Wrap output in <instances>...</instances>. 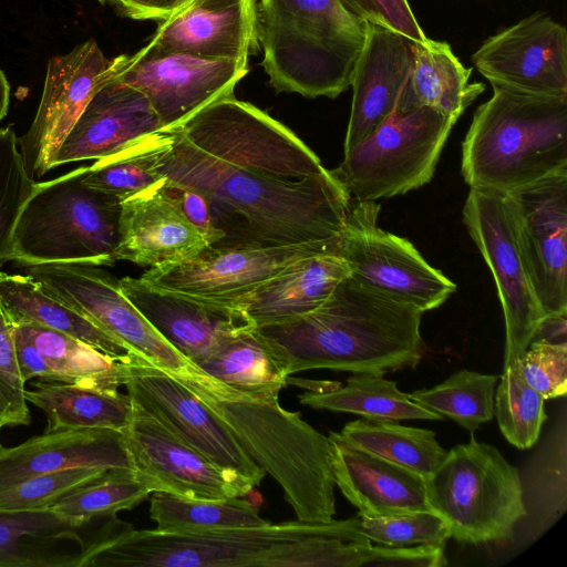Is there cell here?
Masks as SVG:
<instances>
[{
    "instance_id": "6da1fadb",
    "label": "cell",
    "mask_w": 567,
    "mask_h": 567,
    "mask_svg": "<svg viewBox=\"0 0 567 567\" xmlns=\"http://www.w3.org/2000/svg\"><path fill=\"white\" fill-rule=\"evenodd\" d=\"M165 183L202 193L223 241L214 248L339 240L350 196L292 131L223 96L132 144Z\"/></svg>"
},
{
    "instance_id": "7a4b0ae2",
    "label": "cell",
    "mask_w": 567,
    "mask_h": 567,
    "mask_svg": "<svg viewBox=\"0 0 567 567\" xmlns=\"http://www.w3.org/2000/svg\"><path fill=\"white\" fill-rule=\"evenodd\" d=\"M382 554L359 515L214 530L135 529L115 515L81 567H372Z\"/></svg>"
},
{
    "instance_id": "3957f363",
    "label": "cell",
    "mask_w": 567,
    "mask_h": 567,
    "mask_svg": "<svg viewBox=\"0 0 567 567\" xmlns=\"http://www.w3.org/2000/svg\"><path fill=\"white\" fill-rule=\"evenodd\" d=\"M422 315L348 276L318 308L255 329L288 375L312 369L384 375L422 360Z\"/></svg>"
},
{
    "instance_id": "277c9868",
    "label": "cell",
    "mask_w": 567,
    "mask_h": 567,
    "mask_svg": "<svg viewBox=\"0 0 567 567\" xmlns=\"http://www.w3.org/2000/svg\"><path fill=\"white\" fill-rule=\"evenodd\" d=\"M168 372L196 394L255 463L275 478L297 519H333L336 483L329 439L302 420L299 412L282 408L278 391L243 392L190 362Z\"/></svg>"
},
{
    "instance_id": "5b68a950",
    "label": "cell",
    "mask_w": 567,
    "mask_h": 567,
    "mask_svg": "<svg viewBox=\"0 0 567 567\" xmlns=\"http://www.w3.org/2000/svg\"><path fill=\"white\" fill-rule=\"evenodd\" d=\"M368 22L338 0H259L257 40L277 92L334 99L349 89Z\"/></svg>"
},
{
    "instance_id": "8992f818",
    "label": "cell",
    "mask_w": 567,
    "mask_h": 567,
    "mask_svg": "<svg viewBox=\"0 0 567 567\" xmlns=\"http://www.w3.org/2000/svg\"><path fill=\"white\" fill-rule=\"evenodd\" d=\"M567 166V96L493 86L462 144L470 188L505 194Z\"/></svg>"
},
{
    "instance_id": "52a82bcc",
    "label": "cell",
    "mask_w": 567,
    "mask_h": 567,
    "mask_svg": "<svg viewBox=\"0 0 567 567\" xmlns=\"http://www.w3.org/2000/svg\"><path fill=\"white\" fill-rule=\"evenodd\" d=\"M85 169L34 184L14 228L10 260L99 267L117 261L122 200L89 186Z\"/></svg>"
},
{
    "instance_id": "ba28073f",
    "label": "cell",
    "mask_w": 567,
    "mask_h": 567,
    "mask_svg": "<svg viewBox=\"0 0 567 567\" xmlns=\"http://www.w3.org/2000/svg\"><path fill=\"white\" fill-rule=\"evenodd\" d=\"M425 483L432 509L462 544L511 540L526 515L518 470L474 436L452 447Z\"/></svg>"
},
{
    "instance_id": "9c48e42d",
    "label": "cell",
    "mask_w": 567,
    "mask_h": 567,
    "mask_svg": "<svg viewBox=\"0 0 567 567\" xmlns=\"http://www.w3.org/2000/svg\"><path fill=\"white\" fill-rule=\"evenodd\" d=\"M457 120L431 107L394 109L331 172L350 198L375 202L427 184Z\"/></svg>"
},
{
    "instance_id": "30bf717a",
    "label": "cell",
    "mask_w": 567,
    "mask_h": 567,
    "mask_svg": "<svg viewBox=\"0 0 567 567\" xmlns=\"http://www.w3.org/2000/svg\"><path fill=\"white\" fill-rule=\"evenodd\" d=\"M380 205L350 199L339 255L360 284L422 312L442 306L456 285L405 238L378 227Z\"/></svg>"
},
{
    "instance_id": "8fae6325",
    "label": "cell",
    "mask_w": 567,
    "mask_h": 567,
    "mask_svg": "<svg viewBox=\"0 0 567 567\" xmlns=\"http://www.w3.org/2000/svg\"><path fill=\"white\" fill-rule=\"evenodd\" d=\"M247 72V61L207 59L148 42L134 54L112 59L106 79L142 92L163 127H171L233 94Z\"/></svg>"
},
{
    "instance_id": "7c38bea8",
    "label": "cell",
    "mask_w": 567,
    "mask_h": 567,
    "mask_svg": "<svg viewBox=\"0 0 567 567\" xmlns=\"http://www.w3.org/2000/svg\"><path fill=\"white\" fill-rule=\"evenodd\" d=\"M25 275L51 297L124 343L135 355L167 371L189 361L168 344L123 293L120 279L85 264L24 265Z\"/></svg>"
},
{
    "instance_id": "4fadbf2b",
    "label": "cell",
    "mask_w": 567,
    "mask_h": 567,
    "mask_svg": "<svg viewBox=\"0 0 567 567\" xmlns=\"http://www.w3.org/2000/svg\"><path fill=\"white\" fill-rule=\"evenodd\" d=\"M544 317L567 315V166L504 194Z\"/></svg>"
},
{
    "instance_id": "5bb4252c",
    "label": "cell",
    "mask_w": 567,
    "mask_h": 567,
    "mask_svg": "<svg viewBox=\"0 0 567 567\" xmlns=\"http://www.w3.org/2000/svg\"><path fill=\"white\" fill-rule=\"evenodd\" d=\"M130 399L178 439L254 487L266 472L240 446L213 411L168 371L135 355L123 362Z\"/></svg>"
},
{
    "instance_id": "9a60e30c",
    "label": "cell",
    "mask_w": 567,
    "mask_h": 567,
    "mask_svg": "<svg viewBox=\"0 0 567 567\" xmlns=\"http://www.w3.org/2000/svg\"><path fill=\"white\" fill-rule=\"evenodd\" d=\"M340 239L301 245L207 247L193 258L148 268L141 277L184 296L231 307L289 265L321 254H339Z\"/></svg>"
},
{
    "instance_id": "2e32d148",
    "label": "cell",
    "mask_w": 567,
    "mask_h": 567,
    "mask_svg": "<svg viewBox=\"0 0 567 567\" xmlns=\"http://www.w3.org/2000/svg\"><path fill=\"white\" fill-rule=\"evenodd\" d=\"M463 223L494 277L505 320L507 365L532 342L544 313L519 256L504 194L470 188Z\"/></svg>"
},
{
    "instance_id": "e0dca14e",
    "label": "cell",
    "mask_w": 567,
    "mask_h": 567,
    "mask_svg": "<svg viewBox=\"0 0 567 567\" xmlns=\"http://www.w3.org/2000/svg\"><path fill=\"white\" fill-rule=\"evenodd\" d=\"M122 432L135 471L153 492L223 499L245 496L254 488L237 473L219 467L178 439L133 401L131 419Z\"/></svg>"
},
{
    "instance_id": "ac0fdd59",
    "label": "cell",
    "mask_w": 567,
    "mask_h": 567,
    "mask_svg": "<svg viewBox=\"0 0 567 567\" xmlns=\"http://www.w3.org/2000/svg\"><path fill=\"white\" fill-rule=\"evenodd\" d=\"M492 86L538 96H567V32L536 12L486 39L472 55Z\"/></svg>"
},
{
    "instance_id": "d6986e66",
    "label": "cell",
    "mask_w": 567,
    "mask_h": 567,
    "mask_svg": "<svg viewBox=\"0 0 567 567\" xmlns=\"http://www.w3.org/2000/svg\"><path fill=\"white\" fill-rule=\"evenodd\" d=\"M111 60L94 40L50 59L34 120L18 143L27 172L39 178L85 106L106 80Z\"/></svg>"
},
{
    "instance_id": "ffe728a7",
    "label": "cell",
    "mask_w": 567,
    "mask_h": 567,
    "mask_svg": "<svg viewBox=\"0 0 567 567\" xmlns=\"http://www.w3.org/2000/svg\"><path fill=\"white\" fill-rule=\"evenodd\" d=\"M120 286L156 332L190 363L255 327L237 308L200 301L154 286L142 277H123Z\"/></svg>"
},
{
    "instance_id": "44dd1931",
    "label": "cell",
    "mask_w": 567,
    "mask_h": 567,
    "mask_svg": "<svg viewBox=\"0 0 567 567\" xmlns=\"http://www.w3.org/2000/svg\"><path fill=\"white\" fill-rule=\"evenodd\" d=\"M414 42L368 23L365 43L350 85L353 95L343 153L367 140L400 102L413 66Z\"/></svg>"
},
{
    "instance_id": "7402d4cb",
    "label": "cell",
    "mask_w": 567,
    "mask_h": 567,
    "mask_svg": "<svg viewBox=\"0 0 567 567\" xmlns=\"http://www.w3.org/2000/svg\"><path fill=\"white\" fill-rule=\"evenodd\" d=\"M163 128L147 97L106 79L50 161V169L72 162L101 159Z\"/></svg>"
},
{
    "instance_id": "603a6c76",
    "label": "cell",
    "mask_w": 567,
    "mask_h": 567,
    "mask_svg": "<svg viewBox=\"0 0 567 567\" xmlns=\"http://www.w3.org/2000/svg\"><path fill=\"white\" fill-rule=\"evenodd\" d=\"M207 247L167 192L164 178L121 203L116 260L152 268L193 258Z\"/></svg>"
},
{
    "instance_id": "cb8c5ba5",
    "label": "cell",
    "mask_w": 567,
    "mask_h": 567,
    "mask_svg": "<svg viewBox=\"0 0 567 567\" xmlns=\"http://www.w3.org/2000/svg\"><path fill=\"white\" fill-rule=\"evenodd\" d=\"M328 439L334 483L358 515L378 518L433 511L420 474L352 446L337 432Z\"/></svg>"
},
{
    "instance_id": "d4e9b609",
    "label": "cell",
    "mask_w": 567,
    "mask_h": 567,
    "mask_svg": "<svg viewBox=\"0 0 567 567\" xmlns=\"http://www.w3.org/2000/svg\"><path fill=\"white\" fill-rule=\"evenodd\" d=\"M151 43L207 59L248 61L257 44L255 0H193L159 21Z\"/></svg>"
},
{
    "instance_id": "484cf974",
    "label": "cell",
    "mask_w": 567,
    "mask_h": 567,
    "mask_svg": "<svg viewBox=\"0 0 567 567\" xmlns=\"http://www.w3.org/2000/svg\"><path fill=\"white\" fill-rule=\"evenodd\" d=\"M71 468L135 471L121 431H44L17 446L0 449V491L31 476Z\"/></svg>"
},
{
    "instance_id": "4316f807",
    "label": "cell",
    "mask_w": 567,
    "mask_h": 567,
    "mask_svg": "<svg viewBox=\"0 0 567 567\" xmlns=\"http://www.w3.org/2000/svg\"><path fill=\"white\" fill-rule=\"evenodd\" d=\"M79 522L45 511H0V567H81L109 519Z\"/></svg>"
},
{
    "instance_id": "83f0119b",
    "label": "cell",
    "mask_w": 567,
    "mask_h": 567,
    "mask_svg": "<svg viewBox=\"0 0 567 567\" xmlns=\"http://www.w3.org/2000/svg\"><path fill=\"white\" fill-rule=\"evenodd\" d=\"M349 268L339 254L302 258L231 303L260 326L303 315L323 303Z\"/></svg>"
},
{
    "instance_id": "f1b7e54d",
    "label": "cell",
    "mask_w": 567,
    "mask_h": 567,
    "mask_svg": "<svg viewBox=\"0 0 567 567\" xmlns=\"http://www.w3.org/2000/svg\"><path fill=\"white\" fill-rule=\"evenodd\" d=\"M413 53L410 80L396 109L426 106L458 120L485 90L481 82H468L472 69L461 63L447 42L426 38L413 43Z\"/></svg>"
},
{
    "instance_id": "f546056e",
    "label": "cell",
    "mask_w": 567,
    "mask_h": 567,
    "mask_svg": "<svg viewBox=\"0 0 567 567\" xmlns=\"http://www.w3.org/2000/svg\"><path fill=\"white\" fill-rule=\"evenodd\" d=\"M0 308L11 324L34 323L66 333L120 361L135 357L124 343L48 295L28 275L0 271Z\"/></svg>"
},
{
    "instance_id": "4dcf8cb0",
    "label": "cell",
    "mask_w": 567,
    "mask_h": 567,
    "mask_svg": "<svg viewBox=\"0 0 567 567\" xmlns=\"http://www.w3.org/2000/svg\"><path fill=\"white\" fill-rule=\"evenodd\" d=\"M25 399L45 414V431L111 429L122 432L132 414L130 396L117 389L41 380L32 383V390H25Z\"/></svg>"
},
{
    "instance_id": "1f68e13d",
    "label": "cell",
    "mask_w": 567,
    "mask_h": 567,
    "mask_svg": "<svg viewBox=\"0 0 567 567\" xmlns=\"http://www.w3.org/2000/svg\"><path fill=\"white\" fill-rule=\"evenodd\" d=\"M312 409L353 413L375 420H443L444 417L415 403L398 389L396 382L377 373H353L341 384L327 390L307 391L298 395Z\"/></svg>"
},
{
    "instance_id": "d6a6232c",
    "label": "cell",
    "mask_w": 567,
    "mask_h": 567,
    "mask_svg": "<svg viewBox=\"0 0 567 567\" xmlns=\"http://www.w3.org/2000/svg\"><path fill=\"white\" fill-rule=\"evenodd\" d=\"M192 364L224 384L249 393L280 392L289 377L255 327L240 331Z\"/></svg>"
},
{
    "instance_id": "836d02e7",
    "label": "cell",
    "mask_w": 567,
    "mask_h": 567,
    "mask_svg": "<svg viewBox=\"0 0 567 567\" xmlns=\"http://www.w3.org/2000/svg\"><path fill=\"white\" fill-rule=\"evenodd\" d=\"M18 327L50 369V382L102 389L123 385V362L66 333L34 323Z\"/></svg>"
},
{
    "instance_id": "e575fe53",
    "label": "cell",
    "mask_w": 567,
    "mask_h": 567,
    "mask_svg": "<svg viewBox=\"0 0 567 567\" xmlns=\"http://www.w3.org/2000/svg\"><path fill=\"white\" fill-rule=\"evenodd\" d=\"M339 434L352 446L409 468L425 480L439 468L447 453L433 431L404 426L392 420H354Z\"/></svg>"
},
{
    "instance_id": "d590c367",
    "label": "cell",
    "mask_w": 567,
    "mask_h": 567,
    "mask_svg": "<svg viewBox=\"0 0 567 567\" xmlns=\"http://www.w3.org/2000/svg\"><path fill=\"white\" fill-rule=\"evenodd\" d=\"M566 436V419L563 417L525 476L519 475L526 509L524 518L530 523L527 534L532 538L549 528L567 508Z\"/></svg>"
},
{
    "instance_id": "8d00e7d4",
    "label": "cell",
    "mask_w": 567,
    "mask_h": 567,
    "mask_svg": "<svg viewBox=\"0 0 567 567\" xmlns=\"http://www.w3.org/2000/svg\"><path fill=\"white\" fill-rule=\"evenodd\" d=\"M150 516L156 528L163 530H214L270 523L259 515L255 504L241 496L195 499L165 492L152 493Z\"/></svg>"
},
{
    "instance_id": "74e56055",
    "label": "cell",
    "mask_w": 567,
    "mask_h": 567,
    "mask_svg": "<svg viewBox=\"0 0 567 567\" xmlns=\"http://www.w3.org/2000/svg\"><path fill=\"white\" fill-rule=\"evenodd\" d=\"M498 377L462 369L442 383L409 393L421 406L455 421L473 434L494 416Z\"/></svg>"
},
{
    "instance_id": "f35d334b",
    "label": "cell",
    "mask_w": 567,
    "mask_h": 567,
    "mask_svg": "<svg viewBox=\"0 0 567 567\" xmlns=\"http://www.w3.org/2000/svg\"><path fill=\"white\" fill-rule=\"evenodd\" d=\"M153 493L136 471L113 470L59 501L54 513L79 522L115 516L131 509Z\"/></svg>"
},
{
    "instance_id": "ab89813d",
    "label": "cell",
    "mask_w": 567,
    "mask_h": 567,
    "mask_svg": "<svg viewBox=\"0 0 567 567\" xmlns=\"http://www.w3.org/2000/svg\"><path fill=\"white\" fill-rule=\"evenodd\" d=\"M495 390L494 415L504 437L518 449L538 440L546 413L545 399L519 373L517 360L504 365Z\"/></svg>"
},
{
    "instance_id": "60d3db41",
    "label": "cell",
    "mask_w": 567,
    "mask_h": 567,
    "mask_svg": "<svg viewBox=\"0 0 567 567\" xmlns=\"http://www.w3.org/2000/svg\"><path fill=\"white\" fill-rule=\"evenodd\" d=\"M12 127L0 128V261L10 259L20 213L34 188Z\"/></svg>"
},
{
    "instance_id": "b9f144b4",
    "label": "cell",
    "mask_w": 567,
    "mask_h": 567,
    "mask_svg": "<svg viewBox=\"0 0 567 567\" xmlns=\"http://www.w3.org/2000/svg\"><path fill=\"white\" fill-rule=\"evenodd\" d=\"M109 471L71 468L31 476L0 491V511H45Z\"/></svg>"
},
{
    "instance_id": "7bdbcfd3",
    "label": "cell",
    "mask_w": 567,
    "mask_h": 567,
    "mask_svg": "<svg viewBox=\"0 0 567 567\" xmlns=\"http://www.w3.org/2000/svg\"><path fill=\"white\" fill-rule=\"evenodd\" d=\"M360 528L372 543L390 547L445 545L451 537L449 524L434 511L378 518L360 516Z\"/></svg>"
},
{
    "instance_id": "ee69618b",
    "label": "cell",
    "mask_w": 567,
    "mask_h": 567,
    "mask_svg": "<svg viewBox=\"0 0 567 567\" xmlns=\"http://www.w3.org/2000/svg\"><path fill=\"white\" fill-rule=\"evenodd\" d=\"M83 181L91 187L124 200L163 181L132 145L86 166Z\"/></svg>"
},
{
    "instance_id": "f6af8a7d",
    "label": "cell",
    "mask_w": 567,
    "mask_h": 567,
    "mask_svg": "<svg viewBox=\"0 0 567 567\" xmlns=\"http://www.w3.org/2000/svg\"><path fill=\"white\" fill-rule=\"evenodd\" d=\"M516 360L524 381L545 400L566 395V341L534 338Z\"/></svg>"
},
{
    "instance_id": "bcb514c9",
    "label": "cell",
    "mask_w": 567,
    "mask_h": 567,
    "mask_svg": "<svg viewBox=\"0 0 567 567\" xmlns=\"http://www.w3.org/2000/svg\"><path fill=\"white\" fill-rule=\"evenodd\" d=\"M23 381L16 355L12 326L0 308V429L28 425L31 421Z\"/></svg>"
},
{
    "instance_id": "7dc6e473",
    "label": "cell",
    "mask_w": 567,
    "mask_h": 567,
    "mask_svg": "<svg viewBox=\"0 0 567 567\" xmlns=\"http://www.w3.org/2000/svg\"><path fill=\"white\" fill-rule=\"evenodd\" d=\"M350 13L415 42L426 35L420 27L408 0H338Z\"/></svg>"
},
{
    "instance_id": "c3c4849f",
    "label": "cell",
    "mask_w": 567,
    "mask_h": 567,
    "mask_svg": "<svg viewBox=\"0 0 567 567\" xmlns=\"http://www.w3.org/2000/svg\"><path fill=\"white\" fill-rule=\"evenodd\" d=\"M164 185L189 223L205 238L208 247H217L224 239V233L217 226L209 200L194 189L169 185L165 181Z\"/></svg>"
},
{
    "instance_id": "681fc988",
    "label": "cell",
    "mask_w": 567,
    "mask_h": 567,
    "mask_svg": "<svg viewBox=\"0 0 567 567\" xmlns=\"http://www.w3.org/2000/svg\"><path fill=\"white\" fill-rule=\"evenodd\" d=\"M12 334L18 365L23 381L27 383L33 378L49 381L50 369L32 341L16 326H12Z\"/></svg>"
},
{
    "instance_id": "f907efd6",
    "label": "cell",
    "mask_w": 567,
    "mask_h": 567,
    "mask_svg": "<svg viewBox=\"0 0 567 567\" xmlns=\"http://www.w3.org/2000/svg\"><path fill=\"white\" fill-rule=\"evenodd\" d=\"M178 0H121V12L134 20L167 19L175 10Z\"/></svg>"
},
{
    "instance_id": "816d5d0a",
    "label": "cell",
    "mask_w": 567,
    "mask_h": 567,
    "mask_svg": "<svg viewBox=\"0 0 567 567\" xmlns=\"http://www.w3.org/2000/svg\"><path fill=\"white\" fill-rule=\"evenodd\" d=\"M10 101V85L9 82L0 70V120H2L8 112Z\"/></svg>"
},
{
    "instance_id": "f5cc1de1",
    "label": "cell",
    "mask_w": 567,
    "mask_h": 567,
    "mask_svg": "<svg viewBox=\"0 0 567 567\" xmlns=\"http://www.w3.org/2000/svg\"><path fill=\"white\" fill-rule=\"evenodd\" d=\"M192 1H193V0H178V1H177V4H176V8H175V10H174V12H176V11H178V10L183 9L184 7H186V6H187L188 3H190ZM174 12H173V13H174Z\"/></svg>"
},
{
    "instance_id": "db71d44e",
    "label": "cell",
    "mask_w": 567,
    "mask_h": 567,
    "mask_svg": "<svg viewBox=\"0 0 567 567\" xmlns=\"http://www.w3.org/2000/svg\"><path fill=\"white\" fill-rule=\"evenodd\" d=\"M101 3L110 2L115 4V0H99Z\"/></svg>"
},
{
    "instance_id": "11a10c76",
    "label": "cell",
    "mask_w": 567,
    "mask_h": 567,
    "mask_svg": "<svg viewBox=\"0 0 567 567\" xmlns=\"http://www.w3.org/2000/svg\"><path fill=\"white\" fill-rule=\"evenodd\" d=\"M121 2V0H115V4L117 6Z\"/></svg>"
},
{
    "instance_id": "9f6ffc18",
    "label": "cell",
    "mask_w": 567,
    "mask_h": 567,
    "mask_svg": "<svg viewBox=\"0 0 567 567\" xmlns=\"http://www.w3.org/2000/svg\"><path fill=\"white\" fill-rule=\"evenodd\" d=\"M2 447L1 443H0V449Z\"/></svg>"
}]
</instances>
